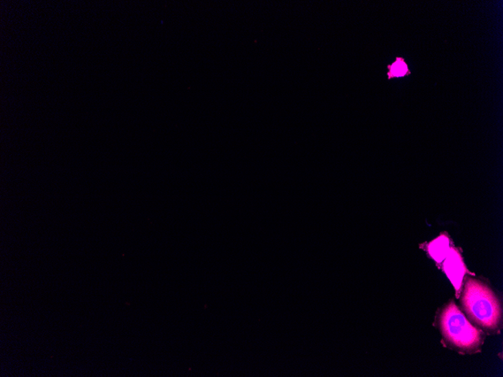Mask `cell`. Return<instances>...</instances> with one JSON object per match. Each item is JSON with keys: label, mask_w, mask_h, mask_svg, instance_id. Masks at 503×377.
<instances>
[{"label": "cell", "mask_w": 503, "mask_h": 377, "mask_svg": "<svg viewBox=\"0 0 503 377\" xmlns=\"http://www.w3.org/2000/svg\"><path fill=\"white\" fill-rule=\"evenodd\" d=\"M462 305L469 319L482 328L496 330L501 321V307L492 290L482 282L467 279L465 282Z\"/></svg>", "instance_id": "cell-1"}, {"label": "cell", "mask_w": 503, "mask_h": 377, "mask_svg": "<svg viewBox=\"0 0 503 377\" xmlns=\"http://www.w3.org/2000/svg\"><path fill=\"white\" fill-rule=\"evenodd\" d=\"M440 328L445 339L456 349L474 351L481 344L479 330L472 326L453 302L440 315Z\"/></svg>", "instance_id": "cell-2"}, {"label": "cell", "mask_w": 503, "mask_h": 377, "mask_svg": "<svg viewBox=\"0 0 503 377\" xmlns=\"http://www.w3.org/2000/svg\"><path fill=\"white\" fill-rule=\"evenodd\" d=\"M444 271L452 282L456 293L459 294L465 275V267L459 253L453 249L447 254Z\"/></svg>", "instance_id": "cell-3"}, {"label": "cell", "mask_w": 503, "mask_h": 377, "mask_svg": "<svg viewBox=\"0 0 503 377\" xmlns=\"http://www.w3.org/2000/svg\"><path fill=\"white\" fill-rule=\"evenodd\" d=\"M429 251L431 256L437 263H441L447 257L449 252V241L447 238L442 236L432 242L430 245Z\"/></svg>", "instance_id": "cell-4"}, {"label": "cell", "mask_w": 503, "mask_h": 377, "mask_svg": "<svg viewBox=\"0 0 503 377\" xmlns=\"http://www.w3.org/2000/svg\"><path fill=\"white\" fill-rule=\"evenodd\" d=\"M390 72L388 73L389 79H392L393 77L403 76L409 73L408 66L404 62L402 58L396 59L395 62L392 66H389Z\"/></svg>", "instance_id": "cell-5"}]
</instances>
